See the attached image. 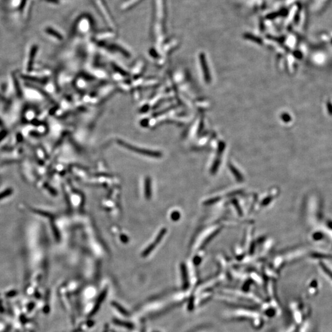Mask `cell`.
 <instances>
[{
  "label": "cell",
  "instance_id": "cell-1",
  "mask_svg": "<svg viewBox=\"0 0 332 332\" xmlns=\"http://www.w3.org/2000/svg\"><path fill=\"white\" fill-rule=\"evenodd\" d=\"M106 295H107V289H105L104 290H103L100 294L99 295L96 302H95V305L94 306V307L93 309H92L90 314H89V317H92L93 315H94L95 314H97V312H98V311L99 310L100 307V306L101 304H102V302L105 300L106 296Z\"/></svg>",
  "mask_w": 332,
  "mask_h": 332
},
{
  "label": "cell",
  "instance_id": "cell-4",
  "mask_svg": "<svg viewBox=\"0 0 332 332\" xmlns=\"http://www.w3.org/2000/svg\"><path fill=\"white\" fill-rule=\"evenodd\" d=\"M111 305L113 306H114V308L116 310H118L123 315H124V316H129V312L125 308H124L121 304H119L118 303H117L116 301H111Z\"/></svg>",
  "mask_w": 332,
  "mask_h": 332
},
{
  "label": "cell",
  "instance_id": "cell-3",
  "mask_svg": "<svg viewBox=\"0 0 332 332\" xmlns=\"http://www.w3.org/2000/svg\"><path fill=\"white\" fill-rule=\"evenodd\" d=\"M113 321L114 323H115L116 325H117L118 326H123V327H125V328H128V329H133L134 328L133 324L130 323V322L121 320L117 319V318H113Z\"/></svg>",
  "mask_w": 332,
  "mask_h": 332
},
{
  "label": "cell",
  "instance_id": "cell-2",
  "mask_svg": "<svg viewBox=\"0 0 332 332\" xmlns=\"http://www.w3.org/2000/svg\"><path fill=\"white\" fill-rule=\"evenodd\" d=\"M164 234H165V230H162V231H160V233L159 234L158 236L156 238V239H155V241H154V242L152 243V244H151V245H149V247L144 251V252H143V255L144 257L147 256L148 255H149V253H150V252H151L156 247V246L157 245V244H158V243L160 241V240H161L162 237L164 236Z\"/></svg>",
  "mask_w": 332,
  "mask_h": 332
},
{
  "label": "cell",
  "instance_id": "cell-5",
  "mask_svg": "<svg viewBox=\"0 0 332 332\" xmlns=\"http://www.w3.org/2000/svg\"><path fill=\"white\" fill-rule=\"evenodd\" d=\"M145 194H146V196H149L150 195V188H149V187H150V183H149V180H147L146 181V184H145Z\"/></svg>",
  "mask_w": 332,
  "mask_h": 332
},
{
  "label": "cell",
  "instance_id": "cell-6",
  "mask_svg": "<svg viewBox=\"0 0 332 332\" xmlns=\"http://www.w3.org/2000/svg\"><path fill=\"white\" fill-rule=\"evenodd\" d=\"M321 237H322V234H321L320 233V234L318 233V234H316L315 235V239H319L321 238Z\"/></svg>",
  "mask_w": 332,
  "mask_h": 332
}]
</instances>
